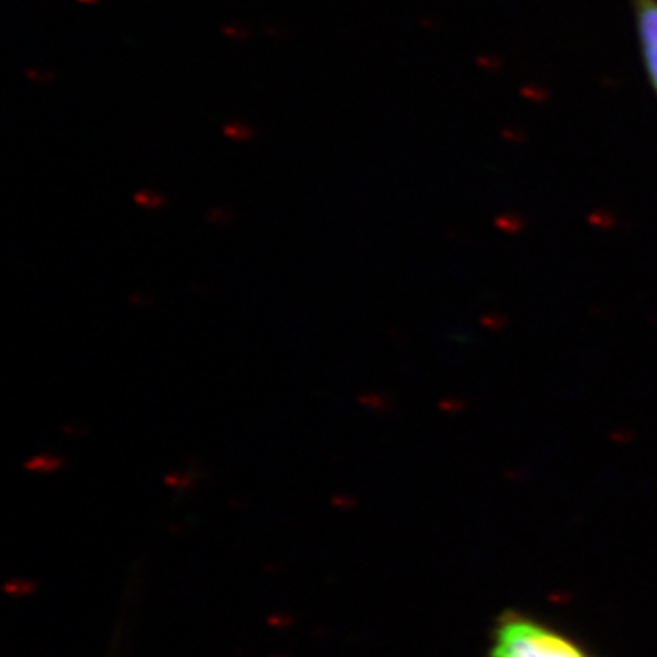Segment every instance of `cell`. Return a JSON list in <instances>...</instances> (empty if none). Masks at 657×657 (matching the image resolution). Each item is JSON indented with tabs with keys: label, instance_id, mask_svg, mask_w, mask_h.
Returning <instances> with one entry per match:
<instances>
[{
	"label": "cell",
	"instance_id": "6da1fadb",
	"mask_svg": "<svg viewBox=\"0 0 657 657\" xmlns=\"http://www.w3.org/2000/svg\"><path fill=\"white\" fill-rule=\"evenodd\" d=\"M488 657H597L579 639L539 617L508 610L491 628Z\"/></svg>",
	"mask_w": 657,
	"mask_h": 657
},
{
	"label": "cell",
	"instance_id": "7a4b0ae2",
	"mask_svg": "<svg viewBox=\"0 0 657 657\" xmlns=\"http://www.w3.org/2000/svg\"><path fill=\"white\" fill-rule=\"evenodd\" d=\"M632 8L643 59L657 92V0H632Z\"/></svg>",
	"mask_w": 657,
	"mask_h": 657
},
{
	"label": "cell",
	"instance_id": "3957f363",
	"mask_svg": "<svg viewBox=\"0 0 657 657\" xmlns=\"http://www.w3.org/2000/svg\"><path fill=\"white\" fill-rule=\"evenodd\" d=\"M61 466H63V460L55 457L52 453L35 455L33 459L26 462V468L30 471H37V473H50V471L59 470Z\"/></svg>",
	"mask_w": 657,
	"mask_h": 657
},
{
	"label": "cell",
	"instance_id": "277c9868",
	"mask_svg": "<svg viewBox=\"0 0 657 657\" xmlns=\"http://www.w3.org/2000/svg\"><path fill=\"white\" fill-rule=\"evenodd\" d=\"M134 199L139 207H145L148 210L161 209L165 205V198L154 190H141V192H137Z\"/></svg>",
	"mask_w": 657,
	"mask_h": 657
},
{
	"label": "cell",
	"instance_id": "5b68a950",
	"mask_svg": "<svg viewBox=\"0 0 657 657\" xmlns=\"http://www.w3.org/2000/svg\"><path fill=\"white\" fill-rule=\"evenodd\" d=\"M223 134L229 137V139H232V141H236V143H243V141L251 139L252 128L251 126L243 125L240 121H232L229 125H225Z\"/></svg>",
	"mask_w": 657,
	"mask_h": 657
},
{
	"label": "cell",
	"instance_id": "8992f818",
	"mask_svg": "<svg viewBox=\"0 0 657 657\" xmlns=\"http://www.w3.org/2000/svg\"><path fill=\"white\" fill-rule=\"evenodd\" d=\"M223 33L230 37V39H236V41H241V39H247L249 32L245 28H241L238 24H230V26H225L223 28Z\"/></svg>",
	"mask_w": 657,
	"mask_h": 657
},
{
	"label": "cell",
	"instance_id": "52a82bcc",
	"mask_svg": "<svg viewBox=\"0 0 657 657\" xmlns=\"http://www.w3.org/2000/svg\"><path fill=\"white\" fill-rule=\"evenodd\" d=\"M79 2H84V4H94L97 0H79Z\"/></svg>",
	"mask_w": 657,
	"mask_h": 657
}]
</instances>
